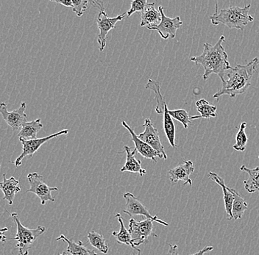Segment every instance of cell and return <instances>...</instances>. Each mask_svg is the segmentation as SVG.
Wrapping results in <instances>:
<instances>
[{
  "label": "cell",
  "mask_w": 259,
  "mask_h": 255,
  "mask_svg": "<svg viewBox=\"0 0 259 255\" xmlns=\"http://www.w3.org/2000/svg\"><path fill=\"white\" fill-rule=\"evenodd\" d=\"M250 4L242 8L234 6L220 10L218 12V4H216L215 13L210 17V22L214 26L223 24L230 29L243 30L254 21V18L250 14Z\"/></svg>",
  "instance_id": "3"
},
{
  "label": "cell",
  "mask_w": 259,
  "mask_h": 255,
  "mask_svg": "<svg viewBox=\"0 0 259 255\" xmlns=\"http://www.w3.org/2000/svg\"><path fill=\"white\" fill-rule=\"evenodd\" d=\"M155 3H149L145 11L142 14L141 26L147 29L159 25L161 22V14L155 9Z\"/></svg>",
  "instance_id": "18"
},
{
  "label": "cell",
  "mask_w": 259,
  "mask_h": 255,
  "mask_svg": "<svg viewBox=\"0 0 259 255\" xmlns=\"http://www.w3.org/2000/svg\"><path fill=\"white\" fill-rule=\"evenodd\" d=\"M121 124L128 130L131 135V139H132L133 142L135 144V148L141 156L146 158V159L152 160V161L155 163L157 162L156 158L163 159V155L157 151L156 150L154 149L151 146H149L145 142L139 139V137H138L136 132H134V130L131 129L128 124L126 123L124 121H121Z\"/></svg>",
  "instance_id": "13"
},
{
  "label": "cell",
  "mask_w": 259,
  "mask_h": 255,
  "mask_svg": "<svg viewBox=\"0 0 259 255\" xmlns=\"http://www.w3.org/2000/svg\"><path fill=\"white\" fill-rule=\"evenodd\" d=\"M27 108V103H22L18 109L9 112L8 111L7 105L5 103H0V114L3 116L5 122L16 131L22 128V125L27 122V115L25 111Z\"/></svg>",
  "instance_id": "11"
},
{
  "label": "cell",
  "mask_w": 259,
  "mask_h": 255,
  "mask_svg": "<svg viewBox=\"0 0 259 255\" xmlns=\"http://www.w3.org/2000/svg\"><path fill=\"white\" fill-rule=\"evenodd\" d=\"M0 166H1V165H0Z\"/></svg>",
  "instance_id": "39"
},
{
  "label": "cell",
  "mask_w": 259,
  "mask_h": 255,
  "mask_svg": "<svg viewBox=\"0 0 259 255\" xmlns=\"http://www.w3.org/2000/svg\"><path fill=\"white\" fill-rule=\"evenodd\" d=\"M148 4V2L147 0H134V1L131 2V9L126 12L127 17H130L137 12H140L142 14Z\"/></svg>",
  "instance_id": "31"
},
{
  "label": "cell",
  "mask_w": 259,
  "mask_h": 255,
  "mask_svg": "<svg viewBox=\"0 0 259 255\" xmlns=\"http://www.w3.org/2000/svg\"><path fill=\"white\" fill-rule=\"evenodd\" d=\"M258 159H259V156L258 157Z\"/></svg>",
  "instance_id": "38"
},
{
  "label": "cell",
  "mask_w": 259,
  "mask_h": 255,
  "mask_svg": "<svg viewBox=\"0 0 259 255\" xmlns=\"http://www.w3.org/2000/svg\"><path fill=\"white\" fill-rule=\"evenodd\" d=\"M0 189L4 193L3 200L8 201L10 206L14 204V198L16 193L20 191L19 181L15 177H11L10 179L6 178V174H3V182H0Z\"/></svg>",
  "instance_id": "17"
},
{
  "label": "cell",
  "mask_w": 259,
  "mask_h": 255,
  "mask_svg": "<svg viewBox=\"0 0 259 255\" xmlns=\"http://www.w3.org/2000/svg\"><path fill=\"white\" fill-rule=\"evenodd\" d=\"M169 114L172 119H176L184 125V128H189V124L191 123V116L189 113L184 109L169 110Z\"/></svg>",
  "instance_id": "29"
},
{
  "label": "cell",
  "mask_w": 259,
  "mask_h": 255,
  "mask_svg": "<svg viewBox=\"0 0 259 255\" xmlns=\"http://www.w3.org/2000/svg\"><path fill=\"white\" fill-rule=\"evenodd\" d=\"M240 170L249 175L248 180H244V188L249 193L259 192V166L255 169H248L247 166H241Z\"/></svg>",
  "instance_id": "22"
},
{
  "label": "cell",
  "mask_w": 259,
  "mask_h": 255,
  "mask_svg": "<svg viewBox=\"0 0 259 255\" xmlns=\"http://www.w3.org/2000/svg\"><path fill=\"white\" fill-rule=\"evenodd\" d=\"M208 177H209L210 180L216 182L218 185L221 187L222 189H223V198H224L225 208H226L227 217H228V220H232V219H234L232 214L234 195H233L232 191H231V188L227 186L225 180H223L221 177H220L218 174L214 173V172H210L209 174H208Z\"/></svg>",
  "instance_id": "15"
},
{
  "label": "cell",
  "mask_w": 259,
  "mask_h": 255,
  "mask_svg": "<svg viewBox=\"0 0 259 255\" xmlns=\"http://www.w3.org/2000/svg\"><path fill=\"white\" fill-rule=\"evenodd\" d=\"M52 2L58 3V4L63 5L66 7L72 8V0H52Z\"/></svg>",
  "instance_id": "32"
},
{
  "label": "cell",
  "mask_w": 259,
  "mask_h": 255,
  "mask_svg": "<svg viewBox=\"0 0 259 255\" xmlns=\"http://www.w3.org/2000/svg\"><path fill=\"white\" fill-rule=\"evenodd\" d=\"M164 8L163 6H159L158 11L161 14V22L159 25L148 28L150 30H156L163 39L167 40L176 38V33L178 30L181 28L183 25L181 17L169 18L166 17L163 13Z\"/></svg>",
  "instance_id": "10"
},
{
  "label": "cell",
  "mask_w": 259,
  "mask_h": 255,
  "mask_svg": "<svg viewBox=\"0 0 259 255\" xmlns=\"http://www.w3.org/2000/svg\"><path fill=\"white\" fill-rule=\"evenodd\" d=\"M95 6V1L88 0H72V10L78 17H82L89 8Z\"/></svg>",
  "instance_id": "30"
},
{
  "label": "cell",
  "mask_w": 259,
  "mask_h": 255,
  "mask_svg": "<svg viewBox=\"0 0 259 255\" xmlns=\"http://www.w3.org/2000/svg\"><path fill=\"white\" fill-rule=\"evenodd\" d=\"M212 250H213V246H205L202 249L200 250V251H197V252L196 253H194V254L189 255H204L205 254V253L212 251Z\"/></svg>",
  "instance_id": "34"
},
{
  "label": "cell",
  "mask_w": 259,
  "mask_h": 255,
  "mask_svg": "<svg viewBox=\"0 0 259 255\" xmlns=\"http://www.w3.org/2000/svg\"><path fill=\"white\" fill-rule=\"evenodd\" d=\"M123 197L126 201V210L123 211L124 214L128 215L131 218L135 216H145L146 219H151L153 222H156L158 224L165 226V227L169 226L168 223L163 222V220L158 219V216H152L150 211L142 204L140 199L137 198V196H134L133 193L127 192V193L123 195Z\"/></svg>",
  "instance_id": "8"
},
{
  "label": "cell",
  "mask_w": 259,
  "mask_h": 255,
  "mask_svg": "<svg viewBox=\"0 0 259 255\" xmlns=\"http://www.w3.org/2000/svg\"><path fill=\"white\" fill-rule=\"evenodd\" d=\"M30 188L27 190V193H32L36 195L40 200V204L45 206L47 201H55V198L52 195V192L57 190V187H50L44 181L43 176L34 172L27 175Z\"/></svg>",
  "instance_id": "6"
},
{
  "label": "cell",
  "mask_w": 259,
  "mask_h": 255,
  "mask_svg": "<svg viewBox=\"0 0 259 255\" xmlns=\"http://www.w3.org/2000/svg\"><path fill=\"white\" fill-rule=\"evenodd\" d=\"M143 127H145V131L138 135L139 139L145 142L149 146L163 155V159L167 160V155L166 154L164 147L161 143L158 130L154 127L151 120L150 119H146Z\"/></svg>",
  "instance_id": "12"
},
{
  "label": "cell",
  "mask_w": 259,
  "mask_h": 255,
  "mask_svg": "<svg viewBox=\"0 0 259 255\" xmlns=\"http://www.w3.org/2000/svg\"><path fill=\"white\" fill-rule=\"evenodd\" d=\"M58 255H69L67 251H64V252L61 253V254H58Z\"/></svg>",
  "instance_id": "36"
},
{
  "label": "cell",
  "mask_w": 259,
  "mask_h": 255,
  "mask_svg": "<svg viewBox=\"0 0 259 255\" xmlns=\"http://www.w3.org/2000/svg\"><path fill=\"white\" fill-rule=\"evenodd\" d=\"M145 88L146 89L151 90L155 93V97L157 99V106L155 108L157 114H163L165 105L166 104V103L161 93V84L159 83V82L149 79L147 85H145Z\"/></svg>",
  "instance_id": "24"
},
{
  "label": "cell",
  "mask_w": 259,
  "mask_h": 255,
  "mask_svg": "<svg viewBox=\"0 0 259 255\" xmlns=\"http://www.w3.org/2000/svg\"><path fill=\"white\" fill-rule=\"evenodd\" d=\"M115 216H116V218H117L118 222L120 224V231L119 232H112V235L116 238V242L119 244L127 245V246H130L131 248H134V250H137L138 252H140V248L134 246V243H133L131 234H130L129 230L124 226V220H123L121 215L118 213V214H115Z\"/></svg>",
  "instance_id": "20"
},
{
  "label": "cell",
  "mask_w": 259,
  "mask_h": 255,
  "mask_svg": "<svg viewBox=\"0 0 259 255\" xmlns=\"http://www.w3.org/2000/svg\"><path fill=\"white\" fill-rule=\"evenodd\" d=\"M226 41L225 35H221L216 44L209 43H204L203 52L200 56L191 58V61L196 64H200L204 68L202 78L205 81L208 80L211 74H218L220 78L223 77L226 71L231 69L227 54L223 43Z\"/></svg>",
  "instance_id": "2"
},
{
  "label": "cell",
  "mask_w": 259,
  "mask_h": 255,
  "mask_svg": "<svg viewBox=\"0 0 259 255\" xmlns=\"http://www.w3.org/2000/svg\"><path fill=\"white\" fill-rule=\"evenodd\" d=\"M129 232L134 246L138 247L147 243L149 237H158L154 232L153 221L146 219L137 222L131 218L129 222Z\"/></svg>",
  "instance_id": "5"
},
{
  "label": "cell",
  "mask_w": 259,
  "mask_h": 255,
  "mask_svg": "<svg viewBox=\"0 0 259 255\" xmlns=\"http://www.w3.org/2000/svg\"><path fill=\"white\" fill-rule=\"evenodd\" d=\"M194 172L193 162L191 161H184V164L178 165L177 167L170 169L169 171V180L171 182L184 181V185L189 184L192 185V180L190 175Z\"/></svg>",
  "instance_id": "14"
},
{
  "label": "cell",
  "mask_w": 259,
  "mask_h": 255,
  "mask_svg": "<svg viewBox=\"0 0 259 255\" xmlns=\"http://www.w3.org/2000/svg\"><path fill=\"white\" fill-rule=\"evenodd\" d=\"M57 240H63L67 243V252L72 255H98L94 250L90 249L85 246L81 240L78 243H76L72 239L66 238L64 235H61Z\"/></svg>",
  "instance_id": "19"
},
{
  "label": "cell",
  "mask_w": 259,
  "mask_h": 255,
  "mask_svg": "<svg viewBox=\"0 0 259 255\" xmlns=\"http://www.w3.org/2000/svg\"><path fill=\"white\" fill-rule=\"evenodd\" d=\"M124 151L127 154V159H126L125 164L121 169V172H132V173L139 174L141 177H143L147 172L145 169L142 167V162L136 158V153L137 152V149L131 151V148L127 146H124Z\"/></svg>",
  "instance_id": "16"
},
{
  "label": "cell",
  "mask_w": 259,
  "mask_h": 255,
  "mask_svg": "<svg viewBox=\"0 0 259 255\" xmlns=\"http://www.w3.org/2000/svg\"><path fill=\"white\" fill-rule=\"evenodd\" d=\"M127 15V13H124L116 17L110 18L105 12V10L100 11L97 19V27L100 30L97 42H98L99 49L103 51L106 46L108 34L111 30L115 28L116 24L120 22Z\"/></svg>",
  "instance_id": "7"
},
{
  "label": "cell",
  "mask_w": 259,
  "mask_h": 255,
  "mask_svg": "<svg viewBox=\"0 0 259 255\" xmlns=\"http://www.w3.org/2000/svg\"><path fill=\"white\" fill-rule=\"evenodd\" d=\"M136 255H142V254H141V251H140V252H138L137 254Z\"/></svg>",
  "instance_id": "37"
},
{
  "label": "cell",
  "mask_w": 259,
  "mask_h": 255,
  "mask_svg": "<svg viewBox=\"0 0 259 255\" xmlns=\"http://www.w3.org/2000/svg\"><path fill=\"white\" fill-rule=\"evenodd\" d=\"M8 227H4V228L0 229V242L6 243V240H7V237L5 235V233H6V232H8Z\"/></svg>",
  "instance_id": "35"
},
{
  "label": "cell",
  "mask_w": 259,
  "mask_h": 255,
  "mask_svg": "<svg viewBox=\"0 0 259 255\" xmlns=\"http://www.w3.org/2000/svg\"><path fill=\"white\" fill-rule=\"evenodd\" d=\"M169 109L167 105H165L164 112H163V130L166 134V138L169 140L171 147H177L176 143V125L173 122L172 118L169 114Z\"/></svg>",
  "instance_id": "23"
},
{
  "label": "cell",
  "mask_w": 259,
  "mask_h": 255,
  "mask_svg": "<svg viewBox=\"0 0 259 255\" xmlns=\"http://www.w3.org/2000/svg\"><path fill=\"white\" fill-rule=\"evenodd\" d=\"M69 133V130H63L61 131L56 132V133L52 134L49 136L41 138H35L32 140H24L19 138L21 143L22 144V153L20 155L13 164H15L16 167H19L22 165V161L26 157L32 158L33 155L39 149L42 145L49 141L53 138L56 137L61 136V135H66Z\"/></svg>",
  "instance_id": "9"
},
{
  "label": "cell",
  "mask_w": 259,
  "mask_h": 255,
  "mask_svg": "<svg viewBox=\"0 0 259 255\" xmlns=\"http://www.w3.org/2000/svg\"><path fill=\"white\" fill-rule=\"evenodd\" d=\"M40 119H35L32 122H27L22 125L19 132V138L24 140H32L37 138V134L43 128Z\"/></svg>",
  "instance_id": "21"
},
{
  "label": "cell",
  "mask_w": 259,
  "mask_h": 255,
  "mask_svg": "<svg viewBox=\"0 0 259 255\" xmlns=\"http://www.w3.org/2000/svg\"><path fill=\"white\" fill-rule=\"evenodd\" d=\"M233 195H234V201H233L232 214L235 220L242 219L244 212L248 209V205L246 202L244 198L236 191V190L231 188Z\"/></svg>",
  "instance_id": "25"
},
{
  "label": "cell",
  "mask_w": 259,
  "mask_h": 255,
  "mask_svg": "<svg viewBox=\"0 0 259 255\" xmlns=\"http://www.w3.org/2000/svg\"><path fill=\"white\" fill-rule=\"evenodd\" d=\"M258 64V58H255L246 65L238 64L228 69L221 78L223 82L221 88L214 93L213 97L219 100L220 96L227 95L234 98L237 95L245 93L250 88L251 79L256 71Z\"/></svg>",
  "instance_id": "1"
},
{
  "label": "cell",
  "mask_w": 259,
  "mask_h": 255,
  "mask_svg": "<svg viewBox=\"0 0 259 255\" xmlns=\"http://www.w3.org/2000/svg\"><path fill=\"white\" fill-rule=\"evenodd\" d=\"M246 127H247L246 122H243L240 124L239 132L236 137V143L233 146L236 151H244L245 150L246 145L248 142V138L245 132Z\"/></svg>",
  "instance_id": "28"
},
{
  "label": "cell",
  "mask_w": 259,
  "mask_h": 255,
  "mask_svg": "<svg viewBox=\"0 0 259 255\" xmlns=\"http://www.w3.org/2000/svg\"><path fill=\"white\" fill-rule=\"evenodd\" d=\"M11 216L17 227V233L14 239L17 240L16 247L19 251V254L28 255L32 245L46 231V228L42 226H39L34 230L27 228L22 225L19 220V215L16 213H12Z\"/></svg>",
  "instance_id": "4"
},
{
  "label": "cell",
  "mask_w": 259,
  "mask_h": 255,
  "mask_svg": "<svg viewBox=\"0 0 259 255\" xmlns=\"http://www.w3.org/2000/svg\"><path fill=\"white\" fill-rule=\"evenodd\" d=\"M169 248L166 255H179L177 245L169 244Z\"/></svg>",
  "instance_id": "33"
},
{
  "label": "cell",
  "mask_w": 259,
  "mask_h": 255,
  "mask_svg": "<svg viewBox=\"0 0 259 255\" xmlns=\"http://www.w3.org/2000/svg\"><path fill=\"white\" fill-rule=\"evenodd\" d=\"M196 108L197 111L200 114V118L204 119H211L218 116L217 110L218 108L213 105L210 104L207 100L201 99L196 103Z\"/></svg>",
  "instance_id": "26"
},
{
  "label": "cell",
  "mask_w": 259,
  "mask_h": 255,
  "mask_svg": "<svg viewBox=\"0 0 259 255\" xmlns=\"http://www.w3.org/2000/svg\"><path fill=\"white\" fill-rule=\"evenodd\" d=\"M87 238L92 246L95 247L103 254H108L109 248H108V245L107 244L106 240L103 235L97 233L95 231H91L87 235Z\"/></svg>",
  "instance_id": "27"
}]
</instances>
